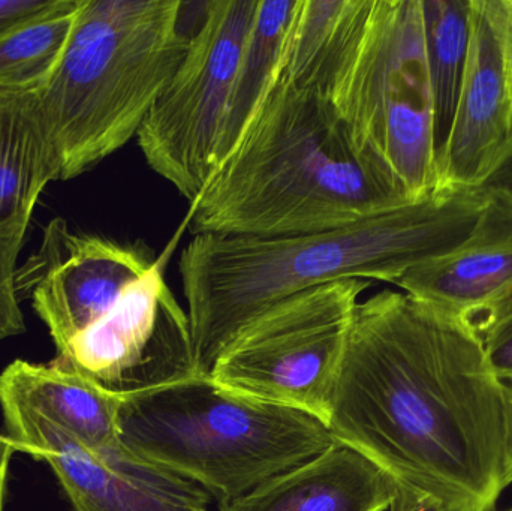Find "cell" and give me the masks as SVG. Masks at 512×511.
Masks as SVG:
<instances>
[{"mask_svg":"<svg viewBox=\"0 0 512 511\" xmlns=\"http://www.w3.org/2000/svg\"><path fill=\"white\" fill-rule=\"evenodd\" d=\"M327 428L391 480L388 511H493L512 485L510 401L483 342L403 291L355 308Z\"/></svg>","mask_w":512,"mask_h":511,"instance_id":"obj_1","label":"cell"},{"mask_svg":"<svg viewBox=\"0 0 512 511\" xmlns=\"http://www.w3.org/2000/svg\"><path fill=\"white\" fill-rule=\"evenodd\" d=\"M487 200L481 188H442L318 233L192 237L179 270L200 375L209 377L243 327L294 294L345 279L396 285L412 267L447 254L471 233Z\"/></svg>","mask_w":512,"mask_h":511,"instance_id":"obj_2","label":"cell"},{"mask_svg":"<svg viewBox=\"0 0 512 511\" xmlns=\"http://www.w3.org/2000/svg\"><path fill=\"white\" fill-rule=\"evenodd\" d=\"M279 72L330 104L400 197L442 189L423 0H297Z\"/></svg>","mask_w":512,"mask_h":511,"instance_id":"obj_3","label":"cell"},{"mask_svg":"<svg viewBox=\"0 0 512 511\" xmlns=\"http://www.w3.org/2000/svg\"><path fill=\"white\" fill-rule=\"evenodd\" d=\"M412 203L355 153L333 108L277 71L239 144L191 203L197 234L318 233Z\"/></svg>","mask_w":512,"mask_h":511,"instance_id":"obj_4","label":"cell"},{"mask_svg":"<svg viewBox=\"0 0 512 511\" xmlns=\"http://www.w3.org/2000/svg\"><path fill=\"white\" fill-rule=\"evenodd\" d=\"M182 0H83L62 60L38 92L60 180L137 137L188 53Z\"/></svg>","mask_w":512,"mask_h":511,"instance_id":"obj_5","label":"cell"},{"mask_svg":"<svg viewBox=\"0 0 512 511\" xmlns=\"http://www.w3.org/2000/svg\"><path fill=\"white\" fill-rule=\"evenodd\" d=\"M119 441L132 455L236 500L337 443L310 414L240 395L212 377L125 396Z\"/></svg>","mask_w":512,"mask_h":511,"instance_id":"obj_6","label":"cell"},{"mask_svg":"<svg viewBox=\"0 0 512 511\" xmlns=\"http://www.w3.org/2000/svg\"><path fill=\"white\" fill-rule=\"evenodd\" d=\"M370 284L345 279L276 303L234 336L209 377L240 395L310 414L327 426L355 308Z\"/></svg>","mask_w":512,"mask_h":511,"instance_id":"obj_7","label":"cell"},{"mask_svg":"<svg viewBox=\"0 0 512 511\" xmlns=\"http://www.w3.org/2000/svg\"><path fill=\"white\" fill-rule=\"evenodd\" d=\"M259 0H210L137 134L147 165L194 203L212 177L231 90Z\"/></svg>","mask_w":512,"mask_h":511,"instance_id":"obj_8","label":"cell"},{"mask_svg":"<svg viewBox=\"0 0 512 511\" xmlns=\"http://www.w3.org/2000/svg\"><path fill=\"white\" fill-rule=\"evenodd\" d=\"M164 263L158 258L54 360L120 398L200 375L191 323L165 282Z\"/></svg>","mask_w":512,"mask_h":511,"instance_id":"obj_9","label":"cell"},{"mask_svg":"<svg viewBox=\"0 0 512 511\" xmlns=\"http://www.w3.org/2000/svg\"><path fill=\"white\" fill-rule=\"evenodd\" d=\"M144 243H120L69 230L65 219L45 227L38 252L15 273L18 297H29L57 354L104 317L156 263Z\"/></svg>","mask_w":512,"mask_h":511,"instance_id":"obj_10","label":"cell"},{"mask_svg":"<svg viewBox=\"0 0 512 511\" xmlns=\"http://www.w3.org/2000/svg\"><path fill=\"white\" fill-rule=\"evenodd\" d=\"M0 407L6 435L21 453L50 465L74 511H210L209 492L122 444L90 450L39 414Z\"/></svg>","mask_w":512,"mask_h":511,"instance_id":"obj_11","label":"cell"},{"mask_svg":"<svg viewBox=\"0 0 512 511\" xmlns=\"http://www.w3.org/2000/svg\"><path fill=\"white\" fill-rule=\"evenodd\" d=\"M512 137L502 0H469V44L456 113L439 161L441 188H481Z\"/></svg>","mask_w":512,"mask_h":511,"instance_id":"obj_12","label":"cell"},{"mask_svg":"<svg viewBox=\"0 0 512 511\" xmlns=\"http://www.w3.org/2000/svg\"><path fill=\"white\" fill-rule=\"evenodd\" d=\"M487 194L486 207L460 245L396 282L403 293L457 315L474 332L512 297V197Z\"/></svg>","mask_w":512,"mask_h":511,"instance_id":"obj_13","label":"cell"},{"mask_svg":"<svg viewBox=\"0 0 512 511\" xmlns=\"http://www.w3.org/2000/svg\"><path fill=\"white\" fill-rule=\"evenodd\" d=\"M393 497V483L375 464L336 443L219 507L221 511H387Z\"/></svg>","mask_w":512,"mask_h":511,"instance_id":"obj_14","label":"cell"},{"mask_svg":"<svg viewBox=\"0 0 512 511\" xmlns=\"http://www.w3.org/2000/svg\"><path fill=\"white\" fill-rule=\"evenodd\" d=\"M120 396L63 363L15 360L0 374V404L17 405L60 426L90 450L119 446Z\"/></svg>","mask_w":512,"mask_h":511,"instance_id":"obj_15","label":"cell"},{"mask_svg":"<svg viewBox=\"0 0 512 511\" xmlns=\"http://www.w3.org/2000/svg\"><path fill=\"white\" fill-rule=\"evenodd\" d=\"M60 176L38 92L0 89V236L27 231L39 197Z\"/></svg>","mask_w":512,"mask_h":511,"instance_id":"obj_16","label":"cell"},{"mask_svg":"<svg viewBox=\"0 0 512 511\" xmlns=\"http://www.w3.org/2000/svg\"><path fill=\"white\" fill-rule=\"evenodd\" d=\"M297 0H259L231 90L216 168L228 158L254 119L279 71L280 53ZM215 168V170H216ZM215 173V171H213Z\"/></svg>","mask_w":512,"mask_h":511,"instance_id":"obj_17","label":"cell"},{"mask_svg":"<svg viewBox=\"0 0 512 511\" xmlns=\"http://www.w3.org/2000/svg\"><path fill=\"white\" fill-rule=\"evenodd\" d=\"M426 50L435 101L436 156L450 137L469 44V0H423Z\"/></svg>","mask_w":512,"mask_h":511,"instance_id":"obj_18","label":"cell"},{"mask_svg":"<svg viewBox=\"0 0 512 511\" xmlns=\"http://www.w3.org/2000/svg\"><path fill=\"white\" fill-rule=\"evenodd\" d=\"M81 3L62 0L44 17L0 38V89H44L62 60Z\"/></svg>","mask_w":512,"mask_h":511,"instance_id":"obj_19","label":"cell"},{"mask_svg":"<svg viewBox=\"0 0 512 511\" xmlns=\"http://www.w3.org/2000/svg\"><path fill=\"white\" fill-rule=\"evenodd\" d=\"M26 231L0 236V342L26 332L20 297L15 288L17 260Z\"/></svg>","mask_w":512,"mask_h":511,"instance_id":"obj_20","label":"cell"},{"mask_svg":"<svg viewBox=\"0 0 512 511\" xmlns=\"http://www.w3.org/2000/svg\"><path fill=\"white\" fill-rule=\"evenodd\" d=\"M493 374L512 384V297L477 333Z\"/></svg>","mask_w":512,"mask_h":511,"instance_id":"obj_21","label":"cell"},{"mask_svg":"<svg viewBox=\"0 0 512 511\" xmlns=\"http://www.w3.org/2000/svg\"><path fill=\"white\" fill-rule=\"evenodd\" d=\"M60 2L62 0H0V38L44 17Z\"/></svg>","mask_w":512,"mask_h":511,"instance_id":"obj_22","label":"cell"},{"mask_svg":"<svg viewBox=\"0 0 512 511\" xmlns=\"http://www.w3.org/2000/svg\"><path fill=\"white\" fill-rule=\"evenodd\" d=\"M481 188L489 192L510 195L512 197V137L489 179Z\"/></svg>","mask_w":512,"mask_h":511,"instance_id":"obj_23","label":"cell"},{"mask_svg":"<svg viewBox=\"0 0 512 511\" xmlns=\"http://www.w3.org/2000/svg\"><path fill=\"white\" fill-rule=\"evenodd\" d=\"M20 452L17 444L6 434L0 432V511L5 509L6 483H8L9 467L15 453Z\"/></svg>","mask_w":512,"mask_h":511,"instance_id":"obj_24","label":"cell"},{"mask_svg":"<svg viewBox=\"0 0 512 511\" xmlns=\"http://www.w3.org/2000/svg\"><path fill=\"white\" fill-rule=\"evenodd\" d=\"M502 30H504L505 62L512 101V0H502Z\"/></svg>","mask_w":512,"mask_h":511,"instance_id":"obj_25","label":"cell"},{"mask_svg":"<svg viewBox=\"0 0 512 511\" xmlns=\"http://www.w3.org/2000/svg\"><path fill=\"white\" fill-rule=\"evenodd\" d=\"M508 401H510V446L512 456V395H508Z\"/></svg>","mask_w":512,"mask_h":511,"instance_id":"obj_26","label":"cell"},{"mask_svg":"<svg viewBox=\"0 0 512 511\" xmlns=\"http://www.w3.org/2000/svg\"><path fill=\"white\" fill-rule=\"evenodd\" d=\"M505 389H507L508 395H512V384H505Z\"/></svg>","mask_w":512,"mask_h":511,"instance_id":"obj_27","label":"cell"},{"mask_svg":"<svg viewBox=\"0 0 512 511\" xmlns=\"http://www.w3.org/2000/svg\"><path fill=\"white\" fill-rule=\"evenodd\" d=\"M493 511H496V510H493ZM505 511H512V507H511V509H508V510H505Z\"/></svg>","mask_w":512,"mask_h":511,"instance_id":"obj_28","label":"cell"}]
</instances>
